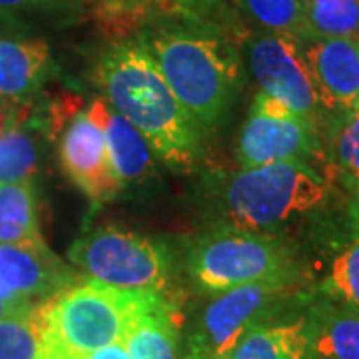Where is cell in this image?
<instances>
[{"label": "cell", "mask_w": 359, "mask_h": 359, "mask_svg": "<svg viewBox=\"0 0 359 359\" xmlns=\"http://www.w3.org/2000/svg\"><path fill=\"white\" fill-rule=\"evenodd\" d=\"M330 160L337 174L359 192V110L334 118L330 128Z\"/></svg>", "instance_id": "obj_22"}, {"label": "cell", "mask_w": 359, "mask_h": 359, "mask_svg": "<svg viewBox=\"0 0 359 359\" xmlns=\"http://www.w3.org/2000/svg\"><path fill=\"white\" fill-rule=\"evenodd\" d=\"M0 244H44L32 182L0 186Z\"/></svg>", "instance_id": "obj_18"}, {"label": "cell", "mask_w": 359, "mask_h": 359, "mask_svg": "<svg viewBox=\"0 0 359 359\" xmlns=\"http://www.w3.org/2000/svg\"><path fill=\"white\" fill-rule=\"evenodd\" d=\"M309 359H359V311L335 299L311 304L304 316Z\"/></svg>", "instance_id": "obj_15"}, {"label": "cell", "mask_w": 359, "mask_h": 359, "mask_svg": "<svg viewBox=\"0 0 359 359\" xmlns=\"http://www.w3.org/2000/svg\"><path fill=\"white\" fill-rule=\"evenodd\" d=\"M98 6L152 8V11H160V13H176L170 0H98Z\"/></svg>", "instance_id": "obj_27"}, {"label": "cell", "mask_w": 359, "mask_h": 359, "mask_svg": "<svg viewBox=\"0 0 359 359\" xmlns=\"http://www.w3.org/2000/svg\"><path fill=\"white\" fill-rule=\"evenodd\" d=\"M248 65L259 92L321 128L327 120L299 40L273 32L254 34L248 42Z\"/></svg>", "instance_id": "obj_9"}, {"label": "cell", "mask_w": 359, "mask_h": 359, "mask_svg": "<svg viewBox=\"0 0 359 359\" xmlns=\"http://www.w3.org/2000/svg\"><path fill=\"white\" fill-rule=\"evenodd\" d=\"M358 194H359V192H358Z\"/></svg>", "instance_id": "obj_31"}, {"label": "cell", "mask_w": 359, "mask_h": 359, "mask_svg": "<svg viewBox=\"0 0 359 359\" xmlns=\"http://www.w3.org/2000/svg\"><path fill=\"white\" fill-rule=\"evenodd\" d=\"M58 154L66 176L90 200H112L122 190L110 166L102 128L88 110L68 120L58 144Z\"/></svg>", "instance_id": "obj_10"}, {"label": "cell", "mask_w": 359, "mask_h": 359, "mask_svg": "<svg viewBox=\"0 0 359 359\" xmlns=\"http://www.w3.org/2000/svg\"><path fill=\"white\" fill-rule=\"evenodd\" d=\"M299 283H250L218 294L202 311L188 339L184 359H224L231 347L259 323L299 299Z\"/></svg>", "instance_id": "obj_7"}, {"label": "cell", "mask_w": 359, "mask_h": 359, "mask_svg": "<svg viewBox=\"0 0 359 359\" xmlns=\"http://www.w3.org/2000/svg\"><path fill=\"white\" fill-rule=\"evenodd\" d=\"M39 150L32 134L20 124H8L0 134V186L30 182Z\"/></svg>", "instance_id": "obj_21"}, {"label": "cell", "mask_w": 359, "mask_h": 359, "mask_svg": "<svg viewBox=\"0 0 359 359\" xmlns=\"http://www.w3.org/2000/svg\"><path fill=\"white\" fill-rule=\"evenodd\" d=\"M70 262L90 280L132 292L164 294L170 257L164 245L122 228H98L78 238Z\"/></svg>", "instance_id": "obj_6"}, {"label": "cell", "mask_w": 359, "mask_h": 359, "mask_svg": "<svg viewBox=\"0 0 359 359\" xmlns=\"http://www.w3.org/2000/svg\"><path fill=\"white\" fill-rule=\"evenodd\" d=\"M74 283L46 244H0V297L46 302Z\"/></svg>", "instance_id": "obj_12"}, {"label": "cell", "mask_w": 359, "mask_h": 359, "mask_svg": "<svg viewBox=\"0 0 359 359\" xmlns=\"http://www.w3.org/2000/svg\"><path fill=\"white\" fill-rule=\"evenodd\" d=\"M94 80L104 100L172 166L190 168L200 154V132L178 102L140 40H120L100 56Z\"/></svg>", "instance_id": "obj_1"}, {"label": "cell", "mask_w": 359, "mask_h": 359, "mask_svg": "<svg viewBox=\"0 0 359 359\" xmlns=\"http://www.w3.org/2000/svg\"><path fill=\"white\" fill-rule=\"evenodd\" d=\"M327 200V180L302 162L242 168L222 192V204L233 226L259 233L311 214Z\"/></svg>", "instance_id": "obj_5"}, {"label": "cell", "mask_w": 359, "mask_h": 359, "mask_svg": "<svg viewBox=\"0 0 359 359\" xmlns=\"http://www.w3.org/2000/svg\"><path fill=\"white\" fill-rule=\"evenodd\" d=\"M180 313L166 295H160L130 330L124 346L130 359H178Z\"/></svg>", "instance_id": "obj_17"}, {"label": "cell", "mask_w": 359, "mask_h": 359, "mask_svg": "<svg viewBox=\"0 0 359 359\" xmlns=\"http://www.w3.org/2000/svg\"><path fill=\"white\" fill-rule=\"evenodd\" d=\"M50 46L40 39L0 36V98L25 102L52 74Z\"/></svg>", "instance_id": "obj_14"}, {"label": "cell", "mask_w": 359, "mask_h": 359, "mask_svg": "<svg viewBox=\"0 0 359 359\" xmlns=\"http://www.w3.org/2000/svg\"><path fill=\"white\" fill-rule=\"evenodd\" d=\"M224 359H309L304 316L259 323L242 335Z\"/></svg>", "instance_id": "obj_16"}, {"label": "cell", "mask_w": 359, "mask_h": 359, "mask_svg": "<svg viewBox=\"0 0 359 359\" xmlns=\"http://www.w3.org/2000/svg\"><path fill=\"white\" fill-rule=\"evenodd\" d=\"M39 306L40 304H32V302H26V299H4V297H0V321L28 316Z\"/></svg>", "instance_id": "obj_28"}, {"label": "cell", "mask_w": 359, "mask_h": 359, "mask_svg": "<svg viewBox=\"0 0 359 359\" xmlns=\"http://www.w3.org/2000/svg\"><path fill=\"white\" fill-rule=\"evenodd\" d=\"M313 39H359V0H302Z\"/></svg>", "instance_id": "obj_20"}, {"label": "cell", "mask_w": 359, "mask_h": 359, "mask_svg": "<svg viewBox=\"0 0 359 359\" xmlns=\"http://www.w3.org/2000/svg\"><path fill=\"white\" fill-rule=\"evenodd\" d=\"M62 0H0V22H14L28 14L46 13Z\"/></svg>", "instance_id": "obj_25"}, {"label": "cell", "mask_w": 359, "mask_h": 359, "mask_svg": "<svg viewBox=\"0 0 359 359\" xmlns=\"http://www.w3.org/2000/svg\"><path fill=\"white\" fill-rule=\"evenodd\" d=\"M186 269L194 285L212 295L250 283H299L302 276L283 242L233 224L200 233L188 250Z\"/></svg>", "instance_id": "obj_4"}, {"label": "cell", "mask_w": 359, "mask_h": 359, "mask_svg": "<svg viewBox=\"0 0 359 359\" xmlns=\"http://www.w3.org/2000/svg\"><path fill=\"white\" fill-rule=\"evenodd\" d=\"M160 295L164 294L120 290L94 280L68 285L39 306L44 358H76L124 344Z\"/></svg>", "instance_id": "obj_3"}, {"label": "cell", "mask_w": 359, "mask_h": 359, "mask_svg": "<svg viewBox=\"0 0 359 359\" xmlns=\"http://www.w3.org/2000/svg\"><path fill=\"white\" fill-rule=\"evenodd\" d=\"M11 124V118H8V112H4V110H0V134L6 130V126Z\"/></svg>", "instance_id": "obj_30"}, {"label": "cell", "mask_w": 359, "mask_h": 359, "mask_svg": "<svg viewBox=\"0 0 359 359\" xmlns=\"http://www.w3.org/2000/svg\"><path fill=\"white\" fill-rule=\"evenodd\" d=\"M0 359H44L39 308L28 316L0 321Z\"/></svg>", "instance_id": "obj_23"}, {"label": "cell", "mask_w": 359, "mask_h": 359, "mask_svg": "<svg viewBox=\"0 0 359 359\" xmlns=\"http://www.w3.org/2000/svg\"><path fill=\"white\" fill-rule=\"evenodd\" d=\"M176 13L186 14L190 18L202 20L210 14L218 13L222 0H170Z\"/></svg>", "instance_id": "obj_26"}, {"label": "cell", "mask_w": 359, "mask_h": 359, "mask_svg": "<svg viewBox=\"0 0 359 359\" xmlns=\"http://www.w3.org/2000/svg\"><path fill=\"white\" fill-rule=\"evenodd\" d=\"M88 112L102 128L110 166L120 188L148 178L154 170V154L148 140L104 98L90 104Z\"/></svg>", "instance_id": "obj_13"}, {"label": "cell", "mask_w": 359, "mask_h": 359, "mask_svg": "<svg viewBox=\"0 0 359 359\" xmlns=\"http://www.w3.org/2000/svg\"><path fill=\"white\" fill-rule=\"evenodd\" d=\"M323 292L330 299L359 311V238L335 256L323 282Z\"/></svg>", "instance_id": "obj_24"}, {"label": "cell", "mask_w": 359, "mask_h": 359, "mask_svg": "<svg viewBox=\"0 0 359 359\" xmlns=\"http://www.w3.org/2000/svg\"><path fill=\"white\" fill-rule=\"evenodd\" d=\"M318 160H325L320 130L282 102L259 92L238 138L240 166L256 168L276 162H302L311 166Z\"/></svg>", "instance_id": "obj_8"}, {"label": "cell", "mask_w": 359, "mask_h": 359, "mask_svg": "<svg viewBox=\"0 0 359 359\" xmlns=\"http://www.w3.org/2000/svg\"><path fill=\"white\" fill-rule=\"evenodd\" d=\"M44 359H130L128 349L124 344H114V346L102 347L96 351H90L84 355H76V358H44Z\"/></svg>", "instance_id": "obj_29"}, {"label": "cell", "mask_w": 359, "mask_h": 359, "mask_svg": "<svg viewBox=\"0 0 359 359\" xmlns=\"http://www.w3.org/2000/svg\"><path fill=\"white\" fill-rule=\"evenodd\" d=\"M302 48L325 114L359 110V39H311Z\"/></svg>", "instance_id": "obj_11"}, {"label": "cell", "mask_w": 359, "mask_h": 359, "mask_svg": "<svg viewBox=\"0 0 359 359\" xmlns=\"http://www.w3.org/2000/svg\"><path fill=\"white\" fill-rule=\"evenodd\" d=\"M200 130H214L240 84L231 46L202 26H166L140 40Z\"/></svg>", "instance_id": "obj_2"}, {"label": "cell", "mask_w": 359, "mask_h": 359, "mask_svg": "<svg viewBox=\"0 0 359 359\" xmlns=\"http://www.w3.org/2000/svg\"><path fill=\"white\" fill-rule=\"evenodd\" d=\"M264 32L283 34L306 42L313 39L302 0H233Z\"/></svg>", "instance_id": "obj_19"}]
</instances>
